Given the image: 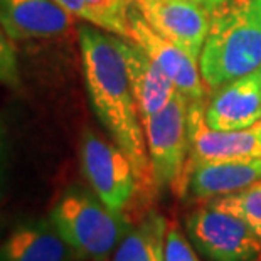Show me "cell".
<instances>
[{
	"mask_svg": "<svg viewBox=\"0 0 261 261\" xmlns=\"http://www.w3.org/2000/svg\"><path fill=\"white\" fill-rule=\"evenodd\" d=\"M83 73L98 120L130 159L137 186L143 194L153 191L155 180L143 125L133 96L118 36L94 25H80Z\"/></svg>",
	"mask_w": 261,
	"mask_h": 261,
	"instance_id": "6da1fadb",
	"label": "cell"
},
{
	"mask_svg": "<svg viewBox=\"0 0 261 261\" xmlns=\"http://www.w3.org/2000/svg\"><path fill=\"white\" fill-rule=\"evenodd\" d=\"M261 68V0H229L211 10L199 71L211 93Z\"/></svg>",
	"mask_w": 261,
	"mask_h": 261,
	"instance_id": "7a4b0ae2",
	"label": "cell"
},
{
	"mask_svg": "<svg viewBox=\"0 0 261 261\" xmlns=\"http://www.w3.org/2000/svg\"><path fill=\"white\" fill-rule=\"evenodd\" d=\"M49 219L77 259L107 261L130 231L123 213L110 209L93 191L73 186L53 205Z\"/></svg>",
	"mask_w": 261,
	"mask_h": 261,
	"instance_id": "3957f363",
	"label": "cell"
},
{
	"mask_svg": "<svg viewBox=\"0 0 261 261\" xmlns=\"http://www.w3.org/2000/svg\"><path fill=\"white\" fill-rule=\"evenodd\" d=\"M155 187H170L180 196L189 157V99L180 91L155 115L142 121Z\"/></svg>",
	"mask_w": 261,
	"mask_h": 261,
	"instance_id": "277c9868",
	"label": "cell"
},
{
	"mask_svg": "<svg viewBox=\"0 0 261 261\" xmlns=\"http://www.w3.org/2000/svg\"><path fill=\"white\" fill-rule=\"evenodd\" d=\"M186 231L209 261H254L261 254V238L251 226L207 202L187 216Z\"/></svg>",
	"mask_w": 261,
	"mask_h": 261,
	"instance_id": "5b68a950",
	"label": "cell"
},
{
	"mask_svg": "<svg viewBox=\"0 0 261 261\" xmlns=\"http://www.w3.org/2000/svg\"><path fill=\"white\" fill-rule=\"evenodd\" d=\"M80 157L83 175L91 191L110 209L125 213L138 191L135 170L126 153L93 130H85Z\"/></svg>",
	"mask_w": 261,
	"mask_h": 261,
	"instance_id": "8992f818",
	"label": "cell"
},
{
	"mask_svg": "<svg viewBox=\"0 0 261 261\" xmlns=\"http://www.w3.org/2000/svg\"><path fill=\"white\" fill-rule=\"evenodd\" d=\"M253 159H261V120L243 130H214L205 121V99L189 101V157L182 182L201 164Z\"/></svg>",
	"mask_w": 261,
	"mask_h": 261,
	"instance_id": "52a82bcc",
	"label": "cell"
},
{
	"mask_svg": "<svg viewBox=\"0 0 261 261\" xmlns=\"http://www.w3.org/2000/svg\"><path fill=\"white\" fill-rule=\"evenodd\" d=\"M137 9L153 31L199 61L209 31V9L192 0H137Z\"/></svg>",
	"mask_w": 261,
	"mask_h": 261,
	"instance_id": "ba28073f",
	"label": "cell"
},
{
	"mask_svg": "<svg viewBox=\"0 0 261 261\" xmlns=\"http://www.w3.org/2000/svg\"><path fill=\"white\" fill-rule=\"evenodd\" d=\"M130 41L140 46L152 58L153 63L174 81L177 90L186 94L189 101L204 99L205 88L197 61L153 31L137 7L130 14Z\"/></svg>",
	"mask_w": 261,
	"mask_h": 261,
	"instance_id": "9c48e42d",
	"label": "cell"
},
{
	"mask_svg": "<svg viewBox=\"0 0 261 261\" xmlns=\"http://www.w3.org/2000/svg\"><path fill=\"white\" fill-rule=\"evenodd\" d=\"M261 120V68L211 94L205 121L214 130H243Z\"/></svg>",
	"mask_w": 261,
	"mask_h": 261,
	"instance_id": "30bf717a",
	"label": "cell"
},
{
	"mask_svg": "<svg viewBox=\"0 0 261 261\" xmlns=\"http://www.w3.org/2000/svg\"><path fill=\"white\" fill-rule=\"evenodd\" d=\"M0 24L14 41L51 39L73 25V15L56 0H0Z\"/></svg>",
	"mask_w": 261,
	"mask_h": 261,
	"instance_id": "8fae6325",
	"label": "cell"
},
{
	"mask_svg": "<svg viewBox=\"0 0 261 261\" xmlns=\"http://www.w3.org/2000/svg\"><path fill=\"white\" fill-rule=\"evenodd\" d=\"M77 256L51 219L32 218L14 226L0 243V261H76Z\"/></svg>",
	"mask_w": 261,
	"mask_h": 261,
	"instance_id": "7c38bea8",
	"label": "cell"
},
{
	"mask_svg": "<svg viewBox=\"0 0 261 261\" xmlns=\"http://www.w3.org/2000/svg\"><path fill=\"white\" fill-rule=\"evenodd\" d=\"M118 44L125 58L140 120L143 121L167 107L179 90L140 46L123 37H118Z\"/></svg>",
	"mask_w": 261,
	"mask_h": 261,
	"instance_id": "4fadbf2b",
	"label": "cell"
},
{
	"mask_svg": "<svg viewBox=\"0 0 261 261\" xmlns=\"http://www.w3.org/2000/svg\"><path fill=\"white\" fill-rule=\"evenodd\" d=\"M258 180H261V159L201 164L186 174L182 196L189 192L194 199L211 201L240 192Z\"/></svg>",
	"mask_w": 261,
	"mask_h": 261,
	"instance_id": "5bb4252c",
	"label": "cell"
},
{
	"mask_svg": "<svg viewBox=\"0 0 261 261\" xmlns=\"http://www.w3.org/2000/svg\"><path fill=\"white\" fill-rule=\"evenodd\" d=\"M167 221L157 211H148L135 227H130L110 261H164Z\"/></svg>",
	"mask_w": 261,
	"mask_h": 261,
	"instance_id": "9a60e30c",
	"label": "cell"
},
{
	"mask_svg": "<svg viewBox=\"0 0 261 261\" xmlns=\"http://www.w3.org/2000/svg\"><path fill=\"white\" fill-rule=\"evenodd\" d=\"M66 12L130 41V14L137 0H56Z\"/></svg>",
	"mask_w": 261,
	"mask_h": 261,
	"instance_id": "2e32d148",
	"label": "cell"
},
{
	"mask_svg": "<svg viewBox=\"0 0 261 261\" xmlns=\"http://www.w3.org/2000/svg\"><path fill=\"white\" fill-rule=\"evenodd\" d=\"M207 204L241 218L261 238V180L254 182L240 192L211 199Z\"/></svg>",
	"mask_w": 261,
	"mask_h": 261,
	"instance_id": "e0dca14e",
	"label": "cell"
},
{
	"mask_svg": "<svg viewBox=\"0 0 261 261\" xmlns=\"http://www.w3.org/2000/svg\"><path fill=\"white\" fill-rule=\"evenodd\" d=\"M0 85L12 90L20 88L17 49L14 46V39L7 34L2 24H0Z\"/></svg>",
	"mask_w": 261,
	"mask_h": 261,
	"instance_id": "ac0fdd59",
	"label": "cell"
},
{
	"mask_svg": "<svg viewBox=\"0 0 261 261\" xmlns=\"http://www.w3.org/2000/svg\"><path fill=\"white\" fill-rule=\"evenodd\" d=\"M164 261H199L191 246V240L175 223L167 224L164 241Z\"/></svg>",
	"mask_w": 261,
	"mask_h": 261,
	"instance_id": "d6986e66",
	"label": "cell"
},
{
	"mask_svg": "<svg viewBox=\"0 0 261 261\" xmlns=\"http://www.w3.org/2000/svg\"><path fill=\"white\" fill-rule=\"evenodd\" d=\"M192 2H196L199 5H202V7L213 10L216 7H219V5H223L226 2H229V0H192Z\"/></svg>",
	"mask_w": 261,
	"mask_h": 261,
	"instance_id": "ffe728a7",
	"label": "cell"
},
{
	"mask_svg": "<svg viewBox=\"0 0 261 261\" xmlns=\"http://www.w3.org/2000/svg\"><path fill=\"white\" fill-rule=\"evenodd\" d=\"M254 261H256V259H254ZM258 261H261V259H258Z\"/></svg>",
	"mask_w": 261,
	"mask_h": 261,
	"instance_id": "44dd1931",
	"label": "cell"
}]
</instances>
